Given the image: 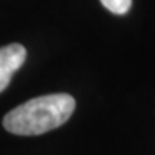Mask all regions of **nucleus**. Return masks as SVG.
<instances>
[{
    "instance_id": "nucleus-2",
    "label": "nucleus",
    "mask_w": 155,
    "mask_h": 155,
    "mask_svg": "<svg viewBox=\"0 0 155 155\" xmlns=\"http://www.w3.org/2000/svg\"><path fill=\"white\" fill-rule=\"evenodd\" d=\"M26 48L20 43H10L0 48V94L7 88L10 79L26 61Z\"/></svg>"
},
{
    "instance_id": "nucleus-3",
    "label": "nucleus",
    "mask_w": 155,
    "mask_h": 155,
    "mask_svg": "<svg viewBox=\"0 0 155 155\" xmlns=\"http://www.w3.org/2000/svg\"><path fill=\"white\" fill-rule=\"evenodd\" d=\"M105 9L115 15H125L132 6V0H101Z\"/></svg>"
},
{
    "instance_id": "nucleus-1",
    "label": "nucleus",
    "mask_w": 155,
    "mask_h": 155,
    "mask_svg": "<svg viewBox=\"0 0 155 155\" xmlns=\"http://www.w3.org/2000/svg\"><path fill=\"white\" fill-rule=\"evenodd\" d=\"M75 108V98L69 94L43 95L6 114L3 127L15 135H40L63 125L72 116Z\"/></svg>"
}]
</instances>
